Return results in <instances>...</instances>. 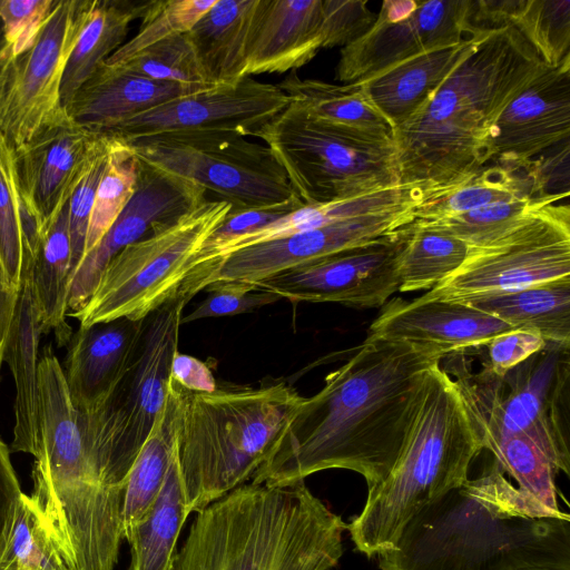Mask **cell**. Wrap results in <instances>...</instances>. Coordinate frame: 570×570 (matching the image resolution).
Listing matches in <instances>:
<instances>
[{
	"mask_svg": "<svg viewBox=\"0 0 570 570\" xmlns=\"http://www.w3.org/2000/svg\"><path fill=\"white\" fill-rule=\"evenodd\" d=\"M6 53V40H4V32H3V23L0 18V62L3 60Z\"/></svg>",
	"mask_w": 570,
	"mask_h": 570,
	"instance_id": "11a10c76",
	"label": "cell"
},
{
	"mask_svg": "<svg viewBox=\"0 0 570 570\" xmlns=\"http://www.w3.org/2000/svg\"><path fill=\"white\" fill-rule=\"evenodd\" d=\"M194 296L179 288L146 317L136 354L115 390L95 412L79 413L90 454L108 482L124 493L131 466L166 403L183 308Z\"/></svg>",
	"mask_w": 570,
	"mask_h": 570,
	"instance_id": "9c48e42d",
	"label": "cell"
},
{
	"mask_svg": "<svg viewBox=\"0 0 570 570\" xmlns=\"http://www.w3.org/2000/svg\"><path fill=\"white\" fill-rule=\"evenodd\" d=\"M111 144L112 137L104 135L100 146L92 157L85 176L69 200L68 219L71 245V276L86 254L90 215L96 191L108 161Z\"/></svg>",
	"mask_w": 570,
	"mask_h": 570,
	"instance_id": "bcb514c9",
	"label": "cell"
},
{
	"mask_svg": "<svg viewBox=\"0 0 570 570\" xmlns=\"http://www.w3.org/2000/svg\"><path fill=\"white\" fill-rule=\"evenodd\" d=\"M259 0H217L186 33L208 83L245 77L246 52Z\"/></svg>",
	"mask_w": 570,
	"mask_h": 570,
	"instance_id": "83f0119b",
	"label": "cell"
},
{
	"mask_svg": "<svg viewBox=\"0 0 570 570\" xmlns=\"http://www.w3.org/2000/svg\"><path fill=\"white\" fill-rule=\"evenodd\" d=\"M111 137L108 161L99 181L90 215L86 254L107 233L136 189L140 160L126 140Z\"/></svg>",
	"mask_w": 570,
	"mask_h": 570,
	"instance_id": "b9f144b4",
	"label": "cell"
},
{
	"mask_svg": "<svg viewBox=\"0 0 570 570\" xmlns=\"http://www.w3.org/2000/svg\"><path fill=\"white\" fill-rule=\"evenodd\" d=\"M78 570L31 495L22 493L0 570Z\"/></svg>",
	"mask_w": 570,
	"mask_h": 570,
	"instance_id": "ab89813d",
	"label": "cell"
},
{
	"mask_svg": "<svg viewBox=\"0 0 570 570\" xmlns=\"http://www.w3.org/2000/svg\"><path fill=\"white\" fill-rule=\"evenodd\" d=\"M322 0H259L244 75L283 73L322 49Z\"/></svg>",
	"mask_w": 570,
	"mask_h": 570,
	"instance_id": "cb8c5ba5",
	"label": "cell"
},
{
	"mask_svg": "<svg viewBox=\"0 0 570 570\" xmlns=\"http://www.w3.org/2000/svg\"><path fill=\"white\" fill-rule=\"evenodd\" d=\"M170 379L187 391L214 392L217 389L209 366L190 355L177 353L170 367Z\"/></svg>",
	"mask_w": 570,
	"mask_h": 570,
	"instance_id": "f5cc1de1",
	"label": "cell"
},
{
	"mask_svg": "<svg viewBox=\"0 0 570 570\" xmlns=\"http://www.w3.org/2000/svg\"><path fill=\"white\" fill-rule=\"evenodd\" d=\"M42 236V222L23 190L14 148L0 132V263L10 283L20 287L32 267Z\"/></svg>",
	"mask_w": 570,
	"mask_h": 570,
	"instance_id": "4dcf8cb0",
	"label": "cell"
},
{
	"mask_svg": "<svg viewBox=\"0 0 570 570\" xmlns=\"http://www.w3.org/2000/svg\"><path fill=\"white\" fill-rule=\"evenodd\" d=\"M115 67L163 82L210 85L186 33L161 40Z\"/></svg>",
	"mask_w": 570,
	"mask_h": 570,
	"instance_id": "f6af8a7d",
	"label": "cell"
},
{
	"mask_svg": "<svg viewBox=\"0 0 570 570\" xmlns=\"http://www.w3.org/2000/svg\"><path fill=\"white\" fill-rule=\"evenodd\" d=\"M254 137L269 148L305 205L400 185L392 136L316 120L292 101Z\"/></svg>",
	"mask_w": 570,
	"mask_h": 570,
	"instance_id": "ba28073f",
	"label": "cell"
},
{
	"mask_svg": "<svg viewBox=\"0 0 570 570\" xmlns=\"http://www.w3.org/2000/svg\"><path fill=\"white\" fill-rule=\"evenodd\" d=\"M495 460L417 512L380 570H570V515L514 487Z\"/></svg>",
	"mask_w": 570,
	"mask_h": 570,
	"instance_id": "7a4b0ae2",
	"label": "cell"
},
{
	"mask_svg": "<svg viewBox=\"0 0 570 570\" xmlns=\"http://www.w3.org/2000/svg\"><path fill=\"white\" fill-rule=\"evenodd\" d=\"M472 37L406 59L357 85L393 130L409 119L441 85L469 47Z\"/></svg>",
	"mask_w": 570,
	"mask_h": 570,
	"instance_id": "4316f807",
	"label": "cell"
},
{
	"mask_svg": "<svg viewBox=\"0 0 570 570\" xmlns=\"http://www.w3.org/2000/svg\"><path fill=\"white\" fill-rule=\"evenodd\" d=\"M472 250L465 242L413 222L402 230L399 274L402 293L432 289L454 273Z\"/></svg>",
	"mask_w": 570,
	"mask_h": 570,
	"instance_id": "74e56055",
	"label": "cell"
},
{
	"mask_svg": "<svg viewBox=\"0 0 570 570\" xmlns=\"http://www.w3.org/2000/svg\"><path fill=\"white\" fill-rule=\"evenodd\" d=\"M513 328L470 305L423 296L410 302L394 297L382 306L365 340L438 345L455 354L478 348L493 336Z\"/></svg>",
	"mask_w": 570,
	"mask_h": 570,
	"instance_id": "7402d4cb",
	"label": "cell"
},
{
	"mask_svg": "<svg viewBox=\"0 0 570 570\" xmlns=\"http://www.w3.org/2000/svg\"><path fill=\"white\" fill-rule=\"evenodd\" d=\"M485 449L492 452L503 472L517 481L519 490L552 510H561L556 485L559 470L528 435L517 433L503 436Z\"/></svg>",
	"mask_w": 570,
	"mask_h": 570,
	"instance_id": "7bdbcfd3",
	"label": "cell"
},
{
	"mask_svg": "<svg viewBox=\"0 0 570 570\" xmlns=\"http://www.w3.org/2000/svg\"><path fill=\"white\" fill-rule=\"evenodd\" d=\"M19 297V287L8 279L0 263V372Z\"/></svg>",
	"mask_w": 570,
	"mask_h": 570,
	"instance_id": "db71d44e",
	"label": "cell"
},
{
	"mask_svg": "<svg viewBox=\"0 0 570 570\" xmlns=\"http://www.w3.org/2000/svg\"><path fill=\"white\" fill-rule=\"evenodd\" d=\"M570 277V207L551 204L464 263L422 296L469 304Z\"/></svg>",
	"mask_w": 570,
	"mask_h": 570,
	"instance_id": "4fadbf2b",
	"label": "cell"
},
{
	"mask_svg": "<svg viewBox=\"0 0 570 570\" xmlns=\"http://www.w3.org/2000/svg\"><path fill=\"white\" fill-rule=\"evenodd\" d=\"M68 210L69 203L42 230L31 268L32 294L43 333L53 331L58 346L68 345L72 336L66 321L71 278Z\"/></svg>",
	"mask_w": 570,
	"mask_h": 570,
	"instance_id": "d6a6232c",
	"label": "cell"
},
{
	"mask_svg": "<svg viewBox=\"0 0 570 570\" xmlns=\"http://www.w3.org/2000/svg\"><path fill=\"white\" fill-rule=\"evenodd\" d=\"M102 138V134L69 118L14 149L21 186L42 222V230L69 203Z\"/></svg>",
	"mask_w": 570,
	"mask_h": 570,
	"instance_id": "ffe728a7",
	"label": "cell"
},
{
	"mask_svg": "<svg viewBox=\"0 0 570 570\" xmlns=\"http://www.w3.org/2000/svg\"><path fill=\"white\" fill-rule=\"evenodd\" d=\"M188 515L176 452L158 495L127 539L129 570H174L176 543Z\"/></svg>",
	"mask_w": 570,
	"mask_h": 570,
	"instance_id": "e575fe53",
	"label": "cell"
},
{
	"mask_svg": "<svg viewBox=\"0 0 570 570\" xmlns=\"http://www.w3.org/2000/svg\"><path fill=\"white\" fill-rule=\"evenodd\" d=\"M540 183L534 159L524 165L494 163L449 189L433 191L416 208L428 219L529 197L549 196Z\"/></svg>",
	"mask_w": 570,
	"mask_h": 570,
	"instance_id": "f1b7e54d",
	"label": "cell"
},
{
	"mask_svg": "<svg viewBox=\"0 0 570 570\" xmlns=\"http://www.w3.org/2000/svg\"><path fill=\"white\" fill-rule=\"evenodd\" d=\"M17 570H20V569H17Z\"/></svg>",
	"mask_w": 570,
	"mask_h": 570,
	"instance_id": "6f0895ef",
	"label": "cell"
},
{
	"mask_svg": "<svg viewBox=\"0 0 570 570\" xmlns=\"http://www.w3.org/2000/svg\"><path fill=\"white\" fill-rule=\"evenodd\" d=\"M209 87L213 85L163 82L104 61L78 90L67 111L78 126L107 135L146 110Z\"/></svg>",
	"mask_w": 570,
	"mask_h": 570,
	"instance_id": "d4e9b609",
	"label": "cell"
},
{
	"mask_svg": "<svg viewBox=\"0 0 570 570\" xmlns=\"http://www.w3.org/2000/svg\"><path fill=\"white\" fill-rule=\"evenodd\" d=\"M564 195L529 197L493 204L455 215L413 220V224L454 236L473 248H482L500 242L541 208L556 204Z\"/></svg>",
	"mask_w": 570,
	"mask_h": 570,
	"instance_id": "f35d334b",
	"label": "cell"
},
{
	"mask_svg": "<svg viewBox=\"0 0 570 570\" xmlns=\"http://www.w3.org/2000/svg\"><path fill=\"white\" fill-rule=\"evenodd\" d=\"M217 0H149L138 32L106 61L120 66L144 49L170 37L187 33Z\"/></svg>",
	"mask_w": 570,
	"mask_h": 570,
	"instance_id": "ee69618b",
	"label": "cell"
},
{
	"mask_svg": "<svg viewBox=\"0 0 570 570\" xmlns=\"http://www.w3.org/2000/svg\"><path fill=\"white\" fill-rule=\"evenodd\" d=\"M548 68L513 26L476 30L441 85L392 130L400 185L440 191L478 173L505 106Z\"/></svg>",
	"mask_w": 570,
	"mask_h": 570,
	"instance_id": "3957f363",
	"label": "cell"
},
{
	"mask_svg": "<svg viewBox=\"0 0 570 570\" xmlns=\"http://www.w3.org/2000/svg\"><path fill=\"white\" fill-rule=\"evenodd\" d=\"M175 384L176 452L190 513L252 479L304 396L284 382L214 392H191Z\"/></svg>",
	"mask_w": 570,
	"mask_h": 570,
	"instance_id": "52a82bcc",
	"label": "cell"
},
{
	"mask_svg": "<svg viewBox=\"0 0 570 570\" xmlns=\"http://www.w3.org/2000/svg\"><path fill=\"white\" fill-rule=\"evenodd\" d=\"M39 394L40 445L31 497L78 570H114L122 540L124 494L89 452L51 344L39 356Z\"/></svg>",
	"mask_w": 570,
	"mask_h": 570,
	"instance_id": "8992f818",
	"label": "cell"
},
{
	"mask_svg": "<svg viewBox=\"0 0 570 570\" xmlns=\"http://www.w3.org/2000/svg\"><path fill=\"white\" fill-rule=\"evenodd\" d=\"M309 117L332 125L392 136V127L357 83L302 79L296 70L277 85Z\"/></svg>",
	"mask_w": 570,
	"mask_h": 570,
	"instance_id": "8d00e7d4",
	"label": "cell"
},
{
	"mask_svg": "<svg viewBox=\"0 0 570 570\" xmlns=\"http://www.w3.org/2000/svg\"><path fill=\"white\" fill-rule=\"evenodd\" d=\"M56 3L57 0H0V18L6 40V53L1 62L16 58L32 47Z\"/></svg>",
	"mask_w": 570,
	"mask_h": 570,
	"instance_id": "7dc6e473",
	"label": "cell"
},
{
	"mask_svg": "<svg viewBox=\"0 0 570 570\" xmlns=\"http://www.w3.org/2000/svg\"><path fill=\"white\" fill-rule=\"evenodd\" d=\"M148 1L91 0L62 76L60 95L66 110L96 69L125 43L131 22L141 18Z\"/></svg>",
	"mask_w": 570,
	"mask_h": 570,
	"instance_id": "f546056e",
	"label": "cell"
},
{
	"mask_svg": "<svg viewBox=\"0 0 570 570\" xmlns=\"http://www.w3.org/2000/svg\"><path fill=\"white\" fill-rule=\"evenodd\" d=\"M376 13L364 0H322V48L345 47L361 38Z\"/></svg>",
	"mask_w": 570,
	"mask_h": 570,
	"instance_id": "681fc988",
	"label": "cell"
},
{
	"mask_svg": "<svg viewBox=\"0 0 570 570\" xmlns=\"http://www.w3.org/2000/svg\"><path fill=\"white\" fill-rule=\"evenodd\" d=\"M232 205L206 199L121 249L105 267L85 305L69 315L79 327L118 318L139 321L175 296L202 247Z\"/></svg>",
	"mask_w": 570,
	"mask_h": 570,
	"instance_id": "30bf717a",
	"label": "cell"
},
{
	"mask_svg": "<svg viewBox=\"0 0 570 570\" xmlns=\"http://www.w3.org/2000/svg\"><path fill=\"white\" fill-rule=\"evenodd\" d=\"M426 193H430V190L420 184L397 185L354 198L303 205L267 226L233 242L222 252L218 261L220 262L228 255L256 244L387 209Z\"/></svg>",
	"mask_w": 570,
	"mask_h": 570,
	"instance_id": "d590c367",
	"label": "cell"
},
{
	"mask_svg": "<svg viewBox=\"0 0 570 570\" xmlns=\"http://www.w3.org/2000/svg\"><path fill=\"white\" fill-rule=\"evenodd\" d=\"M449 354L438 345L365 340L303 397L252 483L287 485L344 469L373 488L400 454L426 371Z\"/></svg>",
	"mask_w": 570,
	"mask_h": 570,
	"instance_id": "6da1fadb",
	"label": "cell"
},
{
	"mask_svg": "<svg viewBox=\"0 0 570 570\" xmlns=\"http://www.w3.org/2000/svg\"><path fill=\"white\" fill-rule=\"evenodd\" d=\"M569 135L570 60L548 68L505 106L490 141L491 160L524 165Z\"/></svg>",
	"mask_w": 570,
	"mask_h": 570,
	"instance_id": "44dd1931",
	"label": "cell"
},
{
	"mask_svg": "<svg viewBox=\"0 0 570 570\" xmlns=\"http://www.w3.org/2000/svg\"><path fill=\"white\" fill-rule=\"evenodd\" d=\"M206 199V190L196 183L140 160L136 189L130 200L71 276L69 311L76 312L85 305L102 271L121 249Z\"/></svg>",
	"mask_w": 570,
	"mask_h": 570,
	"instance_id": "d6986e66",
	"label": "cell"
},
{
	"mask_svg": "<svg viewBox=\"0 0 570 570\" xmlns=\"http://www.w3.org/2000/svg\"><path fill=\"white\" fill-rule=\"evenodd\" d=\"M402 230L392 237L273 275L254 286L293 303L382 307L400 287L397 257Z\"/></svg>",
	"mask_w": 570,
	"mask_h": 570,
	"instance_id": "9a60e30c",
	"label": "cell"
},
{
	"mask_svg": "<svg viewBox=\"0 0 570 570\" xmlns=\"http://www.w3.org/2000/svg\"><path fill=\"white\" fill-rule=\"evenodd\" d=\"M570 345L547 346L497 376L482 368L471 374L460 362L453 374L480 426L484 449L508 435L534 441L559 472L570 474Z\"/></svg>",
	"mask_w": 570,
	"mask_h": 570,
	"instance_id": "8fae6325",
	"label": "cell"
},
{
	"mask_svg": "<svg viewBox=\"0 0 570 570\" xmlns=\"http://www.w3.org/2000/svg\"><path fill=\"white\" fill-rule=\"evenodd\" d=\"M289 102L277 85L244 77L234 83L213 86L164 102L132 117L107 135L127 141L190 131H232L245 137L254 136Z\"/></svg>",
	"mask_w": 570,
	"mask_h": 570,
	"instance_id": "e0dca14e",
	"label": "cell"
},
{
	"mask_svg": "<svg viewBox=\"0 0 570 570\" xmlns=\"http://www.w3.org/2000/svg\"><path fill=\"white\" fill-rule=\"evenodd\" d=\"M206 289L209 295L193 312L181 317V325L208 317L250 313L281 299L273 293L243 283L216 282Z\"/></svg>",
	"mask_w": 570,
	"mask_h": 570,
	"instance_id": "c3c4849f",
	"label": "cell"
},
{
	"mask_svg": "<svg viewBox=\"0 0 570 570\" xmlns=\"http://www.w3.org/2000/svg\"><path fill=\"white\" fill-rule=\"evenodd\" d=\"M90 6L91 0H57L32 47L0 63V132L14 149L70 118L61 81Z\"/></svg>",
	"mask_w": 570,
	"mask_h": 570,
	"instance_id": "5bb4252c",
	"label": "cell"
},
{
	"mask_svg": "<svg viewBox=\"0 0 570 570\" xmlns=\"http://www.w3.org/2000/svg\"><path fill=\"white\" fill-rule=\"evenodd\" d=\"M484 450L482 433L455 379L440 364L426 371L400 454L347 524L355 549L368 559L395 548L407 522L460 487Z\"/></svg>",
	"mask_w": 570,
	"mask_h": 570,
	"instance_id": "5b68a950",
	"label": "cell"
},
{
	"mask_svg": "<svg viewBox=\"0 0 570 570\" xmlns=\"http://www.w3.org/2000/svg\"><path fill=\"white\" fill-rule=\"evenodd\" d=\"M503 21L524 37L549 68L570 60V0H508Z\"/></svg>",
	"mask_w": 570,
	"mask_h": 570,
	"instance_id": "60d3db41",
	"label": "cell"
},
{
	"mask_svg": "<svg viewBox=\"0 0 570 570\" xmlns=\"http://www.w3.org/2000/svg\"><path fill=\"white\" fill-rule=\"evenodd\" d=\"M145 322L124 317L72 334L62 368L70 400L81 415L99 409L125 375Z\"/></svg>",
	"mask_w": 570,
	"mask_h": 570,
	"instance_id": "603a6c76",
	"label": "cell"
},
{
	"mask_svg": "<svg viewBox=\"0 0 570 570\" xmlns=\"http://www.w3.org/2000/svg\"><path fill=\"white\" fill-rule=\"evenodd\" d=\"M345 530L304 480L244 483L197 511L174 570H331Z\"/></svg>",
	"mask_w": 570,
	"mask_h": 570,
	"instance_id": "277c9868",
	"label": "cell"
},
{
	"mask_svg": "<svg viewBox=\"0 0 570 570\" xmlns=\"http://www.w3.org/2000/svg\"><path fill=\"white\" fill-rule=\"evenodd\" d=\"M547 346V342L534 330L513 328L502 332L484 345L483 368L497 376L523 363Z\"/></svg>",
	"mask_w": 570,
	"mask_h": 570,
	"instance_id": "f907efd6",
	"label": "cell"
},
{
	"mask_svg": "<svg viewBox=\"0 0 570 570\" xmlns=\"http://www.w3.org/2000/svg\"><path fill=\"white\" fill-rule=\"evenodd\" d=\"M428 196L429 193L387 209L239 249L219 263L212 284L229 282L254 286L291 268L392 237L415 219L417 206Z\"/></svg>",
	"mask_w": 570,
	"mask_h": 570,
	"instance_id": "2e32d148",
	"label": "cell"
},
{
	"mask_svg": "<svg viewBox=\"0 0 570 570\" xmlns=\"http://www.w3.org/2000/svg\"><path fill=\"white\" fill-rule=\"evenodd\" d=\"M10 452L9 446L0 439V554L8 542L23 493L11 463Z\"/></svg>",
	"mask_w": 570,
	"mask_h": 570,
	"instance_id": "816d5d0a",
	"label": "cell"
},
{
	"mask_svg": "<svg viewBox=\"0 0 570 570\" xmlns=\"http://www.w3.org/2000/svg\"><path fill=\"white\" fill-rule=\"evenodd\" d=\"M127 142L141 161L196 183L232 212L297 197L269 148L237 132L160 134Z\"/></svg>",
	"mask_w": 570,
	"mask_h": 570,
	"instance_id": "7c38bea8",
	"label": "cell"
},
{
	"mask_svg": "<svg viewBox=\"0 0 570 570\" xmlns=\"http://www.w3.org/2000/svg\"><path fill=\"white\" fill-rule=\"evenodd\" d=\"M514 328L537 331L547 343L570 345V277L469 304Z\"/></svg>",
	"mask_w": 570,
	"mask_h": 570,
	"instance_id": "836d02e7",
	"label": "cell"
},
{
	"mask_svg": "<svg viewBox=\"0 0 570 570\" xmlns=\"http://www.w3.org/2000/svg\"><path fill=\"white\" fill-rule=\"evenodd\" d=\"M43 328L33 299L31 268L19 287V297L3 362L14 387V426L10 451L37 456L40 445L39 342Z\"/></svg>",
	"mask_w": 570,
	"mask_h": 570,
	"instance_id": "484cf974",
	"label": "cell"
},
{
	"mask_svg": "<svg viewBox=\"0 0 570 570\" xmlns=\"http://www.w3.org/2000/svg\"><path fill=\"white\" fill-rule=\"evenodd\" d=\"M520 570H557V569H549V568H525Z\"/></svg>",
	"mask_w": 570,
	"mask_h": 570,
	"instance_id": "9f6ffc18",
	"label": "cell"
},
{
	"mask_svg": "<svg viewBox=\"0 0 570 570\" xmlns=\"http://www.w3.org/2000/svg\"><path fill=\"white\" fill-rule=\"evenodd\" d=\"M179 395L169 377L168 396L129 472L121 510V535L128 539L158 495L176 453Z\"/></svg>",
	"mask_w": 570,
	"mask_h": 570,
	"instance_id": "1f68e13d",
	"label": "cell"
},
{
	"mask_svg": "<svg viewBox=\"0 0 570 570\" xmlns=\"http://www.w3.org/2000/svg\"><path fill=\"white\" fill-rule=\"evenodd\" d=\"M474 10L473 0H426L401 20L376 13L361 38L341 48L337 80L360 83L406 59L460 43L476 31Z\"/></svg>",
	"mask_w": 570,
	"mask_h": 570,
	"instance_id": "ac0fdd59",
	"label": "cell"
}]
</instances>
